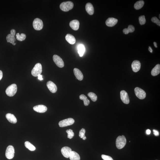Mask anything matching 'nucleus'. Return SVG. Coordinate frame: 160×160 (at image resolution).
<instances>
[{"label":"nucleus","instance_id":"1","mask_svg":"<svg viewBox=\"0 0 160 160\" xmlns=\"http://www.w3.org/2000/svg\"><path fill=\"white\" fill-rule=\"evenodd\" d=\"M126 143V139L124 136H119L116 140V146L117 149H121L124 147Z\"/></svg>","mask_w":160,"mask_h":160},{"label":"nucleus","instance_id":"2","mask_svg":"<svg viewBox=\"0 0 160 160\" xmlns=\"http://www.w3.org/2000/svg\"><path fill=\"white\" fill-rule=\"evenodd\" d=\"M74 7V4L71 1H67L62 3L60 6V9L63 11L67 12L72 9Z\"/></svg>","mask_w":160,"mask_h":160},{"label":"nucleus","instance_id":"3","mask_svg":"<svg viewBox=\"0 0 160 160\" xmlns=\"http://www.w3.org/2000/svg\"><path fill=\"white\" fill-rule=\"evenodd\" d=\"M17 87L16 84H12L8 86L6 90V93L9 97H12L17 92Z\"/></svg>","mask_w":160,"mask_h":160},{"label":"nucleus","instance_id":"4","mask_svg":"<svg viewBox=\"0 0 160 160\" xmlns=\"http://www.w3.org/2000/svg\"><path fill=\"white\" fill-rule=\"evenodd\" d=\"M42 72V67L40 63L36 64L32 71V75L35 77H38L41 75Z\"/></svg>","mask_w":160,"mask_h":160},{"label":"nucleus","instance_id":"5","mask_svg":"<svg viewBox=\"0 0 160 160\" xmlns=\"http://www.w3.org/2000/svg\"><path fill=\"white\" fill-rule=\"evenodd\" d=\"M33 27L36 30H40L43 28V21L40 19L36 18L35 19L33 23Z\"/></svg>","mask_w":160,"mask_h":160},{"label":"nucleus","instance_id":"6","mask_svg":"<svg viewBox=\"0 0 160 160\" xmlns=\"http://www.w3.org/2000/svg\"><path fill=\"white\" fill-rule=\"evenodd\" d=\"M15 154L14 148L12 145H9L7 148L5 152V156L8 159H11L14 158Z\"/></svg>","mask_w":160,"mask_h":160},{"label":"nucleus","instance_id":"7","mask_svg":"<svg viewBox=\"0 0 160 160\" xmlns=\"http://www.w3.org/2000/svg\"><path fill=\"white\" fill-rule=\"evenodd\" d=\"M135 94L137 97L140 99H143L146 97V94L143 90L139 87H136L134 89Z\"/></svg>","mask_w":160,"mask_h":160},{"label":"nucleus","instance_id":"8","mask_svg":"<svg viewBox=\"0 0 160 160\" xmlns=\"http://www.w3.org/2000/svg\"><path fill=\"white\" fill-rule=\"evenodd\" d=\"M75 123V120L72 118H69L61 121L59 122V125L61 127L71 126Z\"/></svg>","mask_w":160,"mask_h":160},{"label":"nucleus","instance_id":"9","mask_svg":"<svg viewBox=\"0 0 160 160\" xmlns=\"http://www.w3.org/2000/svg\"><path fill=\"white\" fill-rule=\"evenodd\" d=\"M16 31L14 29H12L11 31L10 34H9L6 37V40L8 43L12 44L13 45H16L15 43V36L16 34Z\"/></svg>","mask_w":160,"mask_h":160},{"label":"nucleus","instance_id":"10","mask_svg":"<svg viewBox=\"0 0 160 160\" xmlns=\"http://www.w3.org/2000/svg\"><path fill=\"white\" fill-rule=\"evenodd\" d=\"M53 59L54 62L59 67L62 68L64 66L63 61L60 57L58 55H54L53 56Z\"/></svg>","mask_w":160,"mask_h":160},{"label":"nucleus","instance_id":"11","mask_svg":"<svg viewBox=\"0 0 160 160\" xmlns=\"http://www.w3.org/2000/svg\"><path fill=\"white\" fill-rule=\"evenodd\" d=\"M120 98L123 103L128 104L130 102V99L127 92L125 91H122L120 92Z\"/></svg>","mask_w":160,"mask_h":160},{"label":"nucleus","instance_id":"12","mask_svg":"<svg viewBox=\"0 0 160 160\" xmlns=\"http://www.w3.org/2000/svg\"><path fill=\"white\" fill-rule=\"evenodd\" d=\"M72 150L69 147L65 146L62 148L61 152L63 156L66 158H69Z\"/></svg>","mask_w":160,"mask_h":160},{"label":"nucleus","instance_id":"13","mask_svg":"<svg viewBox=\"0 0 160 160\" xmlns=\"http://www.w3.org/2000/svg\"><path fill=\"white\" fill-rule=\"evenodd\" d=\"M33 110L37 112L40 113H44L47 110V108L46 106L43 105H39L34 106L33 107Z\"/></svg>","mask_w":160,"mask_h":160},{"label":"nucleus","instance_id":"14","mask_svg":"<svg viewBox=\"0 0 160 160\" xmlns=\"http://www.w3.org/2000/svg\"><path fill=\"white\" fill-rule=\"evenodd\" d=\"M48 89L52 93H55L57 91V88L56 84L51 81H49L47 83Z\"/></svg>","mask_w":160,"mask_h":160},{"label":"nucleus","instance_id":"15","mask_svg":"<svg viewBox=\"0 0 160 160\" xmlns=\"http://www.w3.org/2000/svg\"><path fill=\"white\" fill-rule=\"evenodd\" d=\"M141 64L139 61L135 60L132 63L131 67L134 72H137L140 69Z\"/></svg>","mask_w":160,"mask_h":160},{"label":"nucleus","instance_id":"16","mask_svg":"<svg viewBox=\"0 0 160 160\" xmlns=\"http://www.w3.org/2000/svg\"><path fill=\"white\" fill-rule=\"evenodd\" d=\"M118 20L117 19L113 18H109L106 20V25L109 27H113L117 24Z\"/></svg>","mask_w":160,"mask_h":160},{"label":"nucleus","instance_id":"17","mask_svg":"<svg viewBox=\"0 0 160 160\" xmlns=\"http://www.w3.org/2000/svg\"><path fill=\"white\" fill-rule=\"evenodd\" d=\"M69 25L73 30L75 31L78 30L79 28V21L77 20H72L70 23Z\"/></svg>","mask_w":160,"mask_h":160},{"label":"nucleus","instance_id":"18","mask_svg":"<svg viewBox=\"0 0 160 160\" xmlns=\"http://www.w3.org/2000/svg\"><path fill=\"white\" fill-rule=\"evenodd\" d=\"M74 72L75 76L78 80L80 81H82L83 79V75L79 69L77 68H75L74 69Z\"/></svg>","mask_w":160,"mask_h":160},{"label":"nucleus","instance_id":"19","mask_svg":"<svg viewBox=\"0 0 160 160\" xmlns=\"http://www.w3.org/2000/svg\"><path fill=\"white\" fill-rule=\"evenodd\" d=\"M85 9L87 13L90 15H93L94 14V8L92 4L88 3L85 6Z\"/></svg>","mask_w":160,"mask_h":160},{"label":"nucleus","instance_id":"20","mask_svg":"<svg viewBox=\"0 0 160 160\" xmlns=\"http://www.w3.org/2000/svg\"><path fill=\"white\" fill-rule=\"evenodd\" d=\"M6 117L9 121L12 123L15 124L17 122V119L14 114L8 113L6 115Z\"/></svg>","mask_w":160,"mask_h":160},{"label":"nucleus","instance_id":"21","mask_svg":"<svg viewBox=\"0 0 160 160\" xmlns=\"http://www.w3.org/2000/svg\"><path fill=\"white\" fill-rule=\"evenodd\" d=\"M65 38L66 41L71 45L75 44L76 42L75 37L72 34H67L66 35Z\"/></svg>","mask_w":160,"mask_h":160},{"label":"nucleus","instance_id":"22","mask_svg":"<svg viewBox=\"0 0 160 160\" xmlns=\"http://www.w3.org/2000/svg\"><path fill=\"white\" fill-rule=\"evenodd\" d=\"M160 73V65L158 64L152 70L151 74L153 76H155L158 75Z\"/></svg>","mask_w":160,"mask_h":160},{"label":"nucleus","instance_id":"23","mask_svg":"<svg viewBox=\"0 0 160 160\" xmlns=\"http://www.w3.org/2000/svg\"><path fill=\"white\" fill-rule=\"evenodd\" d=\"M69 158L70 160H80V159L79 155L74 151L71 152Z\"/></svg>","mask_w":160,"mask_h":160},{"label":"nucleus","instance_id":"24","mask_svg":"<svg viewBox=\"0 0 160 160\" xmlns=\"http://www.w3.org/2000/svg\"><path fill=\"white\" fill-rule=\"evenodd\" d=\"M78 52L80 57L83 56L85 51V48L84 45L83 44H80L78 47Z\"/></svg>","mask_w":160,"mask_h":160},{"label":"nucleus","instance_id":"25","mask_svg":"<svg viewBox=\"0 0 160 160\" xmlns=\"http://www.w3.org/2000/svg\"><path fill=\"white\" fill-rule=\"evenodd\" d=\"M135 30V27L132 25H129L128 26V28H126L123 30V32L125 34H128L129 33H132L134 32Z\"/></svg>","mask_w":160,"mask_h":160},{"label":"nucleus","instance_id":"26","mask_svg":"<svg viewBox=\"0 0 160 160\" xmlns=\"http://www.w3.org/2000/svg\"><path fill=\"white\" fill-rule=\"evenodd\" d=\"M80 99L83 100L84 101V105L86 106H88L89 104L90 101L86 96L84 94H82L80 96Z\"/></svg>","mask_w":160,"mask_h":160},{"label":"nucleus","instance_id":"27","mask_svg":"<svg viewBox=\"0 0 160 160\" xmlns=\"http://www.w3.org/2000/svg\"><path fill=\"white\" fill-rule=\"evenodd\" d=\"M25 145L26 148L31 151H33L35 150V147L28 141L25 142Z\"/></svg>","mask_w":160,"mask_h":160},{"label":"nucleus","instance_id":"28","mask_svg":"<svg viewBox=\"0 0 160 160\" xmlns=\"http://www.w3.org/2000/svg\"><path fill=\"white\" fill-rule=\"evenodd\" d=\"M144 2L143 0L137 1L135 3L134 7L135 9L139 10L142 8L144 5Z\"/></svg>","mask_w":160,"mask_h":160},{"label":"nucleus","instance_id":"29","mask_svg":"<svg viewBox=\"0 0 160 160\" xmlns=\"http://www.w3.org/2000/svg\"><path fill=\"white\" fill-rule=\"evenodd\" d=\"M16 37L17 40L20 41H22L25 40L26 35L24 33H21L20 34L19 33H17L16 34Z\"/></svg>","mask_w":160,"mask_h":160},{"label":"nucleus","instance_id":"30","mask_svg":"<svg viewBox=\"0 0 160 160\" xmlns=\"http://www.w3.org/2000/svg\"><path fill=\"white\" fill-rule=\"evenodd\" d=\"M88 95L93 101L95 102L97 101V96L94 93L90 92L88 93Z\"/></svg>","mask_w":160,"mask_h":160},{"label":"nucleus","instance_id":"31","mask_svg":"<svg viewBox=\"0 0 160 160\" xmlns=\"http://www.w3.org/2000/svg\"><path fill=\"white\" fill-rule=\"evenodd\" d=\"M67 133V137L69 139H72L74 136V133L72 129H70L67 130L66 131Z\"/></svg>","mask_w":160,"mask_h":160},{"label":"nucleus","instance_id":"32","mask_svg":"<svg viewBox=\"0 0 160 160\" xmlns=\"http://www.w3.org/2000/svg\"><path fill=\"white\" fill-rule=\"evenodd\" d=\"M139 21L140 24L141 25H143L146 23V20L145 19L144 16H142L139 17Z\"/></svg>","mask_w":160,"mask_h":160},{"label":"nucleus","instance_id":"33","mask_svg":"<svg viewBox=\"0 0 160 160\" xmlns=\"http://www.w3.org/2000/svg\"><path fill=\"white\" fill-rule=\"evenodd\" d=\"M85 130L83 128L81 129L80 130L79 134L80 137L82 139L85 136Z\"/></svg>","mask_w":160,"mask_h":160},{"label":"nucleus","instance_id":"34","mask_svg":"<svg viewBox=\"0 0 160 160\" xmlns=\"http://www.w3.org/2000/svg\"><path fill=\"white\" fill-rule=\"evenodd\" d=\"M151 21L155 23L159 26H160V20H159L157 17H152L151 19Z\"/></svg>","mask_w":160,"mask_h":160},{"label":"nucleus","instance_id":"35","mask_svg":"<svg viewBox=\"0 0 160 160\" xmlns=\"http://www.w3.org/2000/svg\"><path fill=\"white\" fill-rule=\"evenodd\" d=\"M101 158L104 160H114L112 157L107 155H102Z\"/></svg>","mask_w":160,"mask_h":160},{"label":"nucleus","instance_id":"36","mask_svg":"<svg viewBox=\"0 0 160 160\" xmlns=\"http://www.w3.org/2000/svg\"><path fill=\"white\" fill-rule=\"evenodd\" d=\"M153 134L154 135L156 136H159V133L158 130H153Z\"/></svg>","mask_w":160,"mask_h":160},{"label":"nucleus","instance_id":"37","mask_svg":"<svg viewBox=\"0 0 160 160\" xmlns=\"http://www.w3.org/2000/svg\"><path fill=\"white\" fill-rule=\"evenodd\" d=\"M42 77H43V76H42V75H39L38 76V80H40L42 81V80H43V78H42Z\"/></svg>","mask_w":160,"mask_h":160},{"label":"nucleus","instance_id":"38","mask_svg":"<svg viewBox=\"0 0 160 160\" xmlns=\"http://www.w3.org/2000/svg\"><path fill=\"white\" fill-rule=\"evenodd\" d=\"M3 77V73L2 71L0 70V80L2 79Z\"/></svg>","mask_w":160,"mask_h":160},{"label":"nucleus","instance_id":"39","mask_svg":"<svg viewBox=\"0 0 160 160\" xmlns=\"http://www.w3.org/2000/svg\"><path fill=\"white\" fill-rule=\"evenodd\" d=\"M151 130L149 129H148L146 131V133L147 134L149 135L151 133Z\"/></svg>","mask_w":160,"mask_h":160},{"label":"nucleus","instance_id":"40","mask_svg":"<svg viewBox=\"0 0 160 160\" xmlns=\"http://www.w3.org/2000/svg\"><path fill=\"white\" fill-rule=\"evenodd\" d=\"M149 50L150 52H151V53H152V48H151L150 47H149Z\"/></svg>","mask_w":160,"mask_h":160},{"label":"nucleus","instance_id":"41","mask_svg":"<svg viewBox=\"0 0 160 160\" xmlns=\"http://www.w3.org/2000/svg\"><path fill=\"white\" fill-rule=\"evenodd\" d=\"M154 44L155 48H157V43L156 42H154Z\"/></svg>","mask_w":160,"mask_h":160},{"label":"nucleus","instance_id":"42","mask_svg":"<svg viewBox=\"0 0 160 160\" xmlns=\"http://www.w3.org/2000/svg\"><path fill=\"white\" fill-rule=\"evenodd\" d=\"M82 139H83V140H85L86 139V137L85 136Z\"/></svg>","mask_w":160,"mask_h":160},{"label":"nucleus","instance_id":"43","mask_svg":"<svg viewBox=\"0 0 160 160\" xmlns=\"http://www.w3.org/2000/svg\"><path fill=\"white\" fill-rule=\"evenodd\" d=\"M159 18H160V14L159 15Z\"/></svg>","mask_w":160,"mask_h":160},{"label":"nucleus","instance_id":"44","mask_svg":"<svg viewBox=\"0 0 160 160\" xmlns=\"http://www.w3.org/2000/svg\"></svg>","mask_w":160,"mask_h":160}]
</instances>
